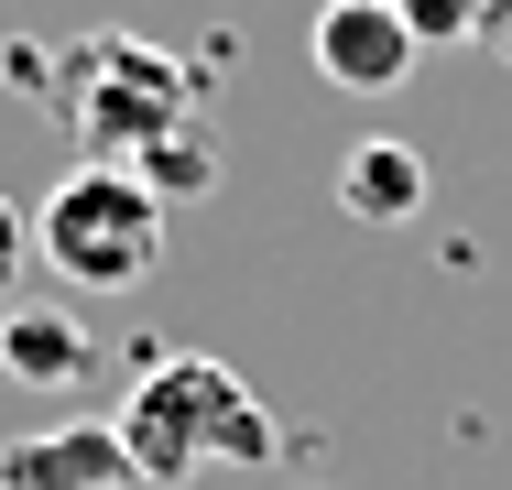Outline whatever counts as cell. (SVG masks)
Returning <instances> with one entry per match:
<instances>
[{
  "label": "cell",
  "mask_w": 512,
  "mask_h": 490,
  "mask_svg": "<svg viewBox=\"0 0 512 490\" xmlns=\"http://www.w3.org/2000/svg\"><path fill=\"white\" fill-rule=\"evenodd\" d=\"M109 425H120V447H131V480H164V490L197 480V469H262V458H273V414L251 403V382H240L229 360H207V349L153 360Z\"/></svg>",
  "instance_id": "1"
},
{
  "label": "cell",
  "mask_w": 512,
  "mask_h": 490,
  "mask_svg": "<svg viewBox=\"0 0 512 490\" xmlns=\"http://www.w3.org/2000/svg\"><path fill=\"white\" fill-rule=\"evenodd\" d=\"M186 66L164 55V44H142V33H88L77 55H66V120H77V164H142L153 142H175L197 109H186Z\"/></svg>",
  "instance_id": "2"
},
{
  "label": "cell",
  "mask_w": 512,
  "mask_h": 490,
  "mask_svg": "<svg viewBox=\"0 0 512 490\" xmlns=\"http://www.w3.org/2000/svg\"><path fill=\"white\" fill-rule=\"evenodd\" d=\"M33 251L77 294H131L164 262V196L120 164H66V186L33 207Z\"/></svg>",
  "instance_id": "3"
},
{
  "label": "cell",
  "mask_w": 512,
  "mask_h": 490,
  "mask_svg": "<svg viewBox=\"0 0 512 490\" xmlns=\"http://www.w3.org/2000/svg\"><path fill=\"white\" fill-rule=\"evenodd\" d=\"M414 22H404V0H327L316 11V77L327 88H349V98H393L414 77Z\"/></svg>",
  "instance_id": "4"
},
{
  "label": "cell",
  "mask_w": 512,
  "mask_h": 490,
  "mask_svg": "<svg viewBox=\"0 0 512 490\" xmlns=\"http://www.w3.org/2000/svg\"><path fill=\"white\" fill-rule=\"evenodd\" d=\"M120 480H131L120 425H44L0 447V490H120Z\"/></svg>",
  "instance_id": "5"
},
{
  "label": "cell",
  "mask_w": 512,
  "mask_h": 490,
  "mask_svg": "<svg viewBox=\"0 0 512 490\" xmlns=\"http://www.w3.org/2000/svg\"><path fill=\"white\" fill-rule=\"evenodd\" d=\"M0 382L77 392V382H88V327L55 316V305H0Z\"/></svg>",
  "instance_id": "6"
},
{
  "label": "cell",
  "mask_w": 512,
  "mask_h": 490,
  "mask_svg": "<svg viewBox=\"0 0 512 490\" xmlns=\"http://www.w3.org/2000/svg\"><path fill=\"white\" fill-rule=\"evenodd\" d=\"M338 207L349 218H371V229H404L414 207H425V153L414 142H349V164H338Z\"/></svg>",
  "instance_id": "7"
},
{
  "label": "cell",
  "mask_w": 512,
  "mask_h": 490,
  "mask_svg": "<svg viewBox=\"0 0 512 490\" xmlns=\"http://www.w3.org/2000/svg\"><path fill=\"white\" fill-rule=\"evenodd\" d=\"M131 175L164 196V207H175V196H207V186H218V142H207V120H186L175 142H153V153H142Z\"/></svg>",
  "instance_id": "8"
},
{
  "label": "cell",
  "mask_w": 512,
  "mask_h": 490,
  "mask_svg": "<svg viewBox=\"0 0 512 490\" xmlns=\"http://www.w3.org/2000/svg\"><path fill=\"white\" fill-rule=\"evenodd\" d=\"M414 44H480L491 22H502V0H404Z\"/></svg>",
  "instance_id": "9"
},
{
  "label": "cell",
  "mask_w": 512,
  "mask_h": 490,
  "mask_svg": "<svg viewBox=\"0 0 512 490\" xmlns=\"http://www.w3.org/2000/svg\"><path fill=\"white\" fill-rule=\"evenodd\" d=\"M22 262H33V218H22L11 196H0V294L22 284Z\"/></svg>",
  "instance_id": "10"
}]
</instances>
